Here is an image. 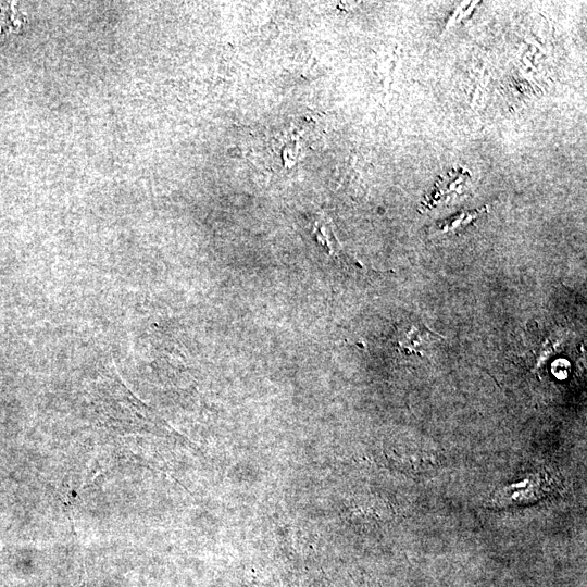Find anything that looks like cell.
<instances>
[{"label": "cell", "instance_id": "obj_2", "mask_svg": "<svg viewBox=\"0 0 587 587\" xmlns=\"http://www.w3.org/2000/svg\"><path fill=\"white\" fill-rule=\"evenodd\" d=\"M437 335L423 324L411 325L398 340V348L404 354H421L422 348Z\"/></svg>", "mask_w": 587, "mask_h": 587}, {"label": "cell", "instance_id": "obj_1", "mask_svg": "<svg viewBox=\"0 0 587 587\" xmlns=\"http://www.w3.org/2000/svg\"><path fill=\"white\" fill-rule=\"evenodd\" d=\"M550 491L548 478L539 475L530 476L498 492L495 502L510 504V502H524L540 499Z\"/></svg>", "mask_w": 587, "mask_h": 587}]
</instances>
